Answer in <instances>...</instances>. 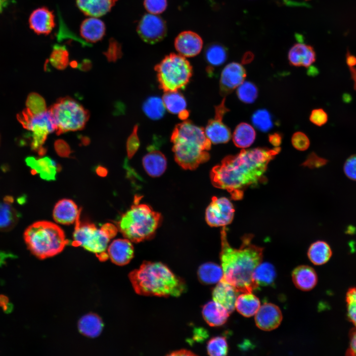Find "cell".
I'll return each mask as SVG.
<instances>
[{
	"label": "cell",
	"instance_id": "7c38bea8",
	"mask_svg": "<svg viewBox=\"0 0 356 356\" xmlns=\"http://www.w3.org/2000/svg\"><path fill=\"white\" fill-rule=\"evenodd\" d=\"M137 32L145 42L154 44L162 41L166 36L165 21L160 16L151 13L145 14L137 27Z\"/></svg>",
	"mask_w": 356,
	"mask_h": 356
},
{
	"label": "cell",
	"instance_id": "d4e9b609",
	"mask_svg": "<svg viewBox=\"0 0 356 356\" xmlns=\"http://www.w3.org/2000/svg\"><path fill=\"white\" fill-rule=\"evenodd\" d=\"M202 315L210 326H219L226 322L229 313L223 306L213 300L203 306Z\"/></svg>",
	"mask_w": 356,
	"mask_h": 356
},
{
	"label": "cell",
	"instance_id": "f35d334b",
	"mask_svg": "<svg viewBox=\"0 0 356 356\" xmlns=\"http://www.w3.org/2000/svg\"><path fill=\"white\" fill-rule=\"evenodd\" d=\"M49 61L53 67L58 70L65 69L69 63V54L64 46L55 45Z\"/></svg>",
	"mask_w": 356,
	"mask_h": 356
},
{
	"label": "cell",
	"instance_id": "680465c9",
	"mask_svg": "<svg viewBox=\"0 0 356 356\" xmlns=\"http://www.w3.org/2000/svg\"><path fill=\"white\" fill-rule=\"evenodd\" d=\"M346 60L349 67H354L356 65V57L349 53H348Z\"/></svg>",
	"mask_w": 356,
	"mask_h": 356
},
{
	"label": "cell",
	"instance_id": "7bdbcfd3",
	"mask_svg": "<svg viewBox=\"0 0 356 356\" xmlns=\"http://www.w3.org/2000/svg\"><path fill=\"white\" fill-rule=\"evenodd\" d=\"M346 302L348 318L356 327V288L348 290Z\"/></svg>",
	"mask_w": 356,
	"mask_h": 356
},
{
	"label": "cell",
	"instance_id": "ee69618b",
	"mask_svg": "<svg viewBox=\"0 0 356 356\" xmlns=\"http://www.w3.org/2000/svg\"><path fill=\"white\" fill-rule=\"evenodd\" d=\"M138 128V125L134 126L132 134L127 139V151L129 158H131L134 155L139 146L140 142L137 135Z\"/></svg>",
	"mask_w": 356,
	"mask_h": 356
},
{
	"label": "cell",
	"instance_id": "52a82bcc",
	"mask_svg": "<svg viewBox=\"0 0 356 356\" xmlns=\"http://www.w3.org/2000/svg\"><path fill=\"white\" fill-rule=\"evenodd\" d=\"M118 228L107 223L100 228L89 222H81L80 217L75 222L73 244L80 246L95 254L100 261L108 259L107 248L110 239L117 234Z\"/></svg>",
	"mask_w": 356,
	"mask_h": 356
},
{
	"label": "cell",
	"instance_id": "db71d44e",
	"mask_svg": "<svg viewBox=\"0 0 356 356\" xmlns=\"http://www.w3.org/2000/svg\"><path fill=\"white\" fill-rule=\"evenodd\" d=\"M282 135L280 133H274L268 135L269 142L275 147H279L281 144Z\"/></svg>",
	"mask_w": 356,
	"mask_h": 356
},
{
	"label": "cell",
	"instance_id": "9f6ffc18",
	"mask_svg": "<svg viewBox=\"0 0 356 356\" xmlns=\"http://www.w3.org/2000/svg\"><path fill=\"white\" fill-rule=\"evenodd\" d=\"M169 356H194L192 352L187 350H180L173 352L171 354H168Z\"/></svg>",
	"mask_w": 356,
	"mask_h": 356
},
{
	"label": "cell",
	"instance_id": "f546056e",
	"mask_svg": "<svg viewBox=\"0 0 356 356\" xmlns=\"http://www.w3.org/2000/svg\"><path fill=\"white\" fill-rule=\"evenodd\" d=\"M102 328L103 322L101 319L94 313H89L83 316L78 322L80 332L90 338L98 336Z\"/></svg>",
	"mask_w": 356,
	"mask_h": 356
},
{
	"label": "cell",
	"instance_id": "ba28073f",
	"mask_svg": "<svg viewBox=\"0 0 356 356\" xmlns=\"http://www.w3.org/2000/svg\"><path fill=\"white\" fill-rule=\"evenodd\" d=\"M160 88L165 92L185 88L192 75V67L185 57L171 53L154 68Z\"/></svg>",
	"mask_w": 356,
	"mask_h": 356
},
{
	"label": "cell",
	"instance_id": "2e32d148",
	"mask_svg": "<svg viewBox=\"0 0 356 356\" xmlns=\"http://www.w3.org/2000/svg\"><path fill=\"white\" fill-rule=\"evenodd\" d=\"M203 40L197 33L186 31L181 32L175 40V47L184 57H193L198 54L203 46Z\"/></svg>",
	"mask_w": 356,
	"mask_h": 356
},
{
	"label": "cell",
	"instance_id": "e575fe53",
	"mask_svg": "<svg viewBox=\"0 0 356 356\" xmlns=\"http://www.w3.org/2000/svg\"><path fill=\"white\" fill-rule=\"evenodd\" d=\"M162 100L166 109L172 114L178 115L186 110V100L178 91L165 92Z\"/></svg>",
	"mask_w": 356,
	"mask_h": 356
},
{
	"label": "cell",
	"instance_id": "7402d4cb",
	"mask_svg": "<svg viewBox=\"0 0 356 356\" xmlns=\"http://www.w3.org/2000/svg\"><path fill=\"white\" fill-rule=\"evenodd\" d=\"M288 59L290 64L294 66L309 67L315 61L316 54L312 46L299 43L290 49Z\"/></svg>",
	"mask_w": 356,
	"mask_h": 356
},
{
	"label": "cell",
	"instance_id": "d6986e66",
	"mask_svg": "<svg viewBox=\"0 0 356 356\" xmlns=\"http://www.w3.org/2000/svg\"><path fill=\"white\" fill-rule=\"evenodd\" d=\"M81 210L76 204L69 199H62L58 201L53 210V218L57 223L69 225L76 222L80 216Z\"/></svg>",
	"mask_w": 356,
	"mask_h": 356
},
{
	"label": "cell",
	"instance_id": "8992f818",
	"mask_svg": "<svg viewBox=\"0 0 356 356\" xmlns=\"http://www.w3.org/2000/svg\"><path fill=\"white\" fill-rule=\"evenodd\" d=\"M24 239L30 252L41 260L58 254L69 242L60 226L45 221L29 225L24 232Z\"/></svg>",
	"mask_w": 356,
	"mask_h": 356
},
{
	"label": "cell",
	"instance_id": "5b68a950",
	"mask_svg": "<svg viewBox=\"0 0 356 356\" xmlns=\"http://www.w3.org/2000/svg\"><path fill=\"white\" fill-rule=\"evenodd\" d=\"M140 199L135 196L134 204L117 222L122 235L134 243L152 238L162 221L161 215L148 205L139 203Z\"/></svg>",
	"mask_w": 356,
	"mask_h": 356
},
{
	"label": "cell",
	"instance_id": "8d00e7d4",
	"mask_svg": "<svg viewBox=\"0 0 356 356\" xmlns=\"http://www.w3.org/2000/svg\"><path fill=\"white\" fill-rule=\"evenodd\" d=\"M226 48L219 44L209 45L205 50V58L210 67L219 66L226 61L227 56Z\"/></svg>",
	"mask_w": 356,
	"mask_h": 356
},
{
	"label": "cell",
	"instance_id": "94428289",
	"mask_svg": "<svg viewBox=\"0 0 356 356\" xmlns=\"http://www.w3.org/2000/svg\"><path fill=\"white\" fill-rule=\"evenodd\" d=\"M79 138L81 141L82 143L84 145H88L90 142V139L87 136H83V135H79Z\"/></svg>",
	"mask_w": 356,
	"mask_h": 356
},
{
	"label": "cell",
	"instance_id": "6f0895ef",
	"mask_svg": "<svg viewBox=\"0 0 356 356\" xmlns=\"http://www.w3.org/2000/svg\"><path fill=\"white\" fill-rule=\"evenodd\" d=\"M254 57V54L252 52H245L242 58V63L246 64L250 63L253 60Z\"/></svg>",
	"mask_w": 356,
	"mask_h": 356
},
{
	"label": "cell",
	"instance_id": "44dd1931",
	"mask_svg": "<svg viewBox=\"0 0 356 356\" xmlns=\"http://www.w3.org/2000/svg\"><path fill=\"white\" fill-rule=\"evenodd\" d=\"M238 293L234 287L222 278L212 291L213 300L223 306L230 313L235 309Z\"/></svg>",
	"mask_w": 356,
	"mask_h": 356
},
{
	"label": "cell",
	"instance_id": "484cf974",
	"mask_svg": "<svg viewBox=\"0 0 356 356\" xmlns=\"http://www.w3.org/2000/svg\"><path fill=\"white\" fill-rule=\"evenodd\" d=\"M142 164L148 175L158 177L165 171L167 162L165 155L160 151L152 149L143 157Z\"/></svg>",
	"mask_w": 356,
	"mask_h": 356
},
{
	"label": "cell",
	"instance_id": "cb8c5ba5",
	"mask_svg": "<svg viewBox=\"0 0 356 356\" xmlns=\"http://www.w3.org/2000/svg\"><path fill=\"white\" fill-rule=\"evenodd\" d=\"M13 198L10 196L0 201V230L8 231L13 229L18 222L20 213L13 206Z\"/></svg>",
	"mask_w": 356,
	"mask_h": 356
},
{
	"label": "cell",
	"instance_id": "d590c367",
	"mask_svg": "<svg viewBox=\"0 0 356 356\" xmlns=\"http://www.w3.org/2000/svg\"><path fill=\"white\" fill-rule=\"evenodd\" d=\"M166 108L162 99L157 96H150L143 102L142 110L150 119L158 120L165 114Z\"/></svg>",
	"mask_w": 356,
	"mask_h": 356
},
{
	"label": "cell",
	"instance_id": "836d02e7",
	"mask_svg": "<svg viewBox=\"0 0 356 356\" xmlns=\"http://www.w3.org/2000/svg\"><path fill=\"white\" fill-rule=\"evenodd\" d=\"M332 256L329 245L323 241L313 243L309 247L308 256L311 262L315 265H322L327 263Z\"/></svg>",
	"mask_w": 356,
	"mask_h": 356
},
{
	"label": "cell",
	"instance_id": "ffe728a7",
	"mask_svg": "<svg viewBox=\"0 0 356 356\" xmlns=\"http://www.w3.org/2000/svg\"><path fill=\"white\" fill-rule=\"evenodd\" d=\"M30 28L37 34L47 35L55 26L53 12L46 7H40L34 10L29 20Z\"/></svg>",
	"mask_w": 356,
	"mask_h": 356
},
{
	"label": "cell",
	"instance_id": "83f0119b",
	"mask_svg": "<svg viewBox=\"0 0 356 356\" xmlns=\"http://www.w3.org/2000/svg\"><path fill=\"white\" fill-rule=\"evenodd\" d=\"M105 32V26L103 22L95 17L86 19L80 27L81 36L91 43H95L101 40Z\"/></svg>",
	"mask_w": 356,
	"mask_h": 356
},
{
	"label": "cell",
	"instance_id": "9c48e42d",
	"mask_svg": "<svg viewBox=\"0 0 356 356\" xmlns=\"http://www.w3.org/2000/svg\"><path fill=\"white\" fill-rule=\"evenodd\" d=\"M48 109L55 123L57 135L83 129L89 117V111L69 96L59 98Z\"/></svg>",
	"mask_w": 356,
	"mask_h": 356
},
{
	"label": "cell",
	"instance_id": "1f68e13d",
	"mask_svg": "<svg viewBox=\"0 0 356 356\" xmlns=\"http://www.w3.org/2000/svg\"><path fill=\"white\" fill-rule=\"evenodd\" d=\"M276 273L274 266L267 262L261 263L254 269L252 279L255 284L259 286L272 285Z\"/></svg>",
	"mask_w": 356,
	"mask_h": 356
},
{
	"label": "cell",
	"instance_id": "11a10c76",
	"mask_svg": "<svg viewBox=\"0 0 356 356\" xmlns=\"http://www.w3.org/2000/svg\"><path fill=\"white\" fill-rule=\"evenodd\" d=\"M91 67V61L88 59H84L78 65V68L82 71H88L90 69Z\"/></svg>",
	"mask_w": 356,
	"mask_h": 356
},
{
	"label": "cell",
	"instance_id": "7dc6e473",
	"mask_svg": "<svg viewBox=\"0 0 356 356\" xmlns=\"http://www.w3.org/2000/svg\"><path fill=\"white\" fill-rule=\"evenodd\" d=\"M310 120L315 125L320 127L327 123L328 115L323 109H315L312 110L311 113Z\"/></svg>",
	"mask_w": 356,
	"mask_h": 356
},
{
	"label": "cell",
	"instance_id": "c3c4849f",
	"mask_svg": "<svg viewBox=\"0 0 356 356\" xmlns=\"http://www.w3.org/2000/svg\"><path fill=\"white\" fill-rule=\"evenodd\" d=\"M344 171L348 178L356 181V154L350 156L346 160L344 165Z\"/></svg>",
	"mask_w": 356,
	"mask_h": 356
},
{
	"label": "cell",
	"instance_id": "603a6c76",
	"mask_svg": "<svg viewBox=\"0 0 356 356\" xmlns=\"http://www.w3.org/2000/svg\"><path fill=\"white\" fill-rule=\"evenodd\" d=\"M292 278L296 287L303 291L312 290L317 282L315 271L307 265H301L294 268L292 273Z\"/></svg>",
	"mask_w": 356,
	"mask_h": 356
},
{
	"label": "cell",
	"instance_id": "681fc988",
	"mask_svg": "<svg viewBox=\"0 0 356 356\" xmlns=\"http://www.w3.org/2000/svg\"><path fill=\"white\" fill-rule=\"evenodd\" d=\"M54 147L56 153L64 158L70 157L72 151L68 144L64 140L59 139L55 141Z\"/></svg>",
	"mask_w": 356,
	"mask_h": 356
},
{
	"label": "cell",
	"instance_id": "ac0fdd59",
	"mask_svg": "<svg viewBox=\"0 0 356 356\" xmlns=\"http://www.w3.org/2000/svg\"><path fill=\"white\" fill-rule=\"evenodd\" d=\"M107 251L111 261L118 266L128 264L134 255L133 244L127 238L113 240L108 246Z\"/></svg>",
	"mask_w": 356,
	"mask_h": 356
},
{
	"label": "cell",
	"instance_id": "f5cc1de1",
	"mask_svg": "<svg viewBox=\"0 0 356 356\" xmlns=\"http://www.w3.org/2000/svg\"><path fill=\"white\" fill-rule=\"evenodd\" d=\"M350 338V345L347 354L356 356V327L351 332Z\"/></svg>",
	"mask_w": 356,
	"mask_h": 356
},
{
	"label": "cell",
	"instance_id": "277c9868",
	"mask_svg": "<svg viewBox=\"0 0 356 356\" xmlns=\"http://www.w3.org/2000/svg\"><path fill=\"white\" fill-rule=\"evenodd\" d=\"M171 141L175 161L185 170H194L210 159L211 141L203 128L189 120L176 126Z\"/></svg>",
	"mask_w": 356,
	"mask_h": 356
},
{
	"label": "cell",
	"instance_id": "9a60e30c",
	"mask_svg": "<svg viewBox=\"0 0 356 356\" xmlns=\"http://www.w3.org/2000/svg\"><path fill=\"white\" fill-rule=\"evenodd\" d=\"M282 320L280 309L271 303H265L261 306L255 315L257 326L264 331H271L277 328Z\"/></svg>",
	"mask_w": 356,
	"mask_h": 356
},
{
	"label": "cell",
	"instance_id": "4fadbf2b",
	"mask_svg": "<svg viewBox=\"0 0 356 356\" xmlns=\"http://www.w3.org/2000/svg\"><path fill=\"white\" fill-rule=\"evenodd\" d=\"M229 110L225 105V98L215 107V115L210 119L204 130L208 138L214 144L225 143L231 137L229 128L222 121L223 117Z\"/></svg>",
	"mask_w": 356,
	"mask_h": 356
},
{
	"label": "cell",
	"instance_id": "b9f144b4",
	"mask_svg": "<svg viewBox=\"0 0 356 356\" xmlns=\"http://www.w3.org/2000/svg\"><path fill=\"white\" fill-rule=\"evenodd\" d=\"M26 108L34 113L43 112L47 110L44 98L35 92L29 94L26 102Z\"/></svg>",
	"mask_w": 356,
	"mask_h": 356
},
{
	"label": "cell",
	"instance_id": "ab89813d",
	"mask_svg": "<svg viewBox=\"0 0 356 356\" xmlns=\"http://www.w3.org/2000/svg\"><path fill=\"white\" fill-rule=\"evenodd\" d=\"M208 354L211 356H222L227 354L228 346L225 337L216 336L211 338L207 345Z\"/></svg>",
	"mask_w": 356,
	"mask_h": 356
},
{
	"label": "cell",
	"instance_id": "816d5d0a",
	"mask_svg": "<svg viewBox=\"0 0 356 356\" xmlns=\"http://www.w3.org/2000/svg\"><path fill=\"white\" fill-rule=\"evenodd\" d=\"M105 54L109 61H115L121 56L122 53L120 48L115 44V46L111 45Z\"/></svg>",
	"mask_w": 356,
	"mask_h": 356
},
{
	"label": "cell",
	"instance_id": "6da1fadb",
	"mask_svg": "<svg viewBox=\"0 0 356 356\" xmlns=\"http://www.w3.org/2000/svg\"><path fill=\"white\" fill-rule=\"evenodd\" d=\"M280 150L279 147H258L227 156L211 171V182L215 187L227 190L232 199L240 200L247 188L266 181L268 164Z\"/></svg>",
	"mask_w": 356,
	"mask_h": 356
},
{
	"label": "cell",
	"instance_id": "bcb514c9",
	"mask_svg": "<svg viewBox=\"0 0 356 356\" xmlns=\"http://www.w3.org/2000/svg\"><path fill=\"white\" fill-rule=\"evenodd\" d=\"M291 142L294 147L300 151L307 150L310 144L308 137L301 132H296L293 134Z\"/></svg>",
	"mask_w": 356,
	"mask_h": 356
},
{
	"label": "cell",
	"instance_id": "60d3db41",
	"mask_svg": "<svg viewBox=\"0 0 356 356\" xmlns=\"http://www.w3.org/2000/svg\"><path fill=\"white\" fill-rule=\"evenodd\" d=\"M238 98L243 102L251 103L255 101L258 96V91L257 87L253 83L243 82L237 89Z\"/></svg>",
	"mask_w": 356,
	"mask_h": 356
},
{
	"label": "cell",
	"instance_id": "74e56055",
	"mask_svg": "<svg viewBox=\"0 0 356 356\" xmlns=\"http://www.w3.org/2000/svg\"><path fill=\"white\" fill-rule=\"evenodd\" d=\"M251 120L253 125L259 131L267 132L273 126L272 117L270 113L265 109L256 111L252 115Z\"/></svg>",
	"mask_w": 356,
	"mask_h": 356
},
{
	"label": "cell",
	"instance_id": "91938a15",
	"mask_svg": "<svg viewBox=\"0 0 356 356\" xmlns=\"http://www.w3.org/2000/svg\"><path fill=\"white\" fill-rule=\"evenodd\" d=\"M96 172L99 176L101 177L105 176L107 173V170L105 168L100 166L96 168Z\"/></svg>",
	"mask_w": 356,
	"mask_h": 356
},
{
	"label": "cell",
	"instance_id": "5bb4252c",
	"mask_svg": "<svg viewBox=\"0 0 356 356\" xmlns=\"http://www.w3.org/2000/svg\"><path fill=\"white\" fill-rule=\"evenodd\" d=\"M246 72L244 67L236 62L228 64L223 69L220 80L221 94L225 96L238 87L244 81Z\"/></svg>",
	"mask_w": 356,
	"mask_h": 356
},
{
	"label": "cell",
	"instance_id": "e0dca14e",
	"mask_svg": "<svg viewBox=\"0 0 356 356\" xmlns=\"http://www.w3.org/2000/svg\"><path fill=\"white\" fill-rule=\"evenodd\" d=\"M25 162L32 174H39L41 178L47 181L55 180L59 167L51 158L45 156L37 159L30 156L25 159Z\"/></svg>",
	"mask_w": 356,
	"mask_h": 356
},
{
	"label": "cell",
	"instance_id": "f1b7e54d",
	"mask_svg": "<svg viewBox=\"0 0 356 356\" xmlns=\"http://www.w3.org/2000/svg\"><path fill=\"white\" fill-rule=\"evenodd\" d=\"M261 306L260 300L251 292L243 293L238 295L235 309L245 317L255 315Z\"/></svg>",
	"mask_w": 356,
	"mask_h": 356
},
{
	"label": "cell",
	"instance_id": "f6af8a7d",
	"mask_svg": "<svg viewBox=\"0 0 356 356\" xmlns=\"http://www.w3.org/2000/svg\"><path fill=\"white\" fill-rule=\"evenodd\" d=\"M143 3L148 12L155 15L163 12L167 6V0H144Z\"/></svg>",
	"mask_w": 356,
	"mask_h": 356
},
{
	"label": "cell",
	"instance_id": "3957f363",
	"mask_svg": "<svg viewBox=\"0 0 356 356\" xmlns=\"http://www.w3.org/2000/svg\"><path fill=\"white\" fill-rule=\"evenodd\" d=\"M129 277L135 292L140 295L178 297L186 290L184 280L161 262L144 261Z\"/></svg>",
	"mask_w": 356,
	"mask_h": 356
},
{
	"label": "cell",
	"instance_id": "7a4b0ae2",
	"mask_svg": "<svg viewBox=\"0 0 356 356\" xmlns=\"http://www.w3.org/2000/svg\"><path fill=\"white\" fill-rule=\"evenodd\" d=\"M220 259L224 280L239 292H252L258 287L252 279L255 268L262 262L263 248L253 244V236L246 234L242 237L239 248L232 247L227 239L226 228L221 231Z\"/></svg>",
	"mask_w": 356,
	"mask_h": 356
},
{
	"label": "cell",
	"instance_id": "4dcf8cb0",
	"mask_svg": "<svg viewBox=\"0 0 356 356\" xmlns=\"http://www.w3.org/2000/svg\"><path fill=\"white\" fill-rule=\"evenodd\" d=\"M256 138V132L252 126L246 123H241L235 128L233 133L234 144L239 148L250 146Z\"/></svg>",
	"mask_w": 356,
	"mask_h": 356
},
{
	"label": "cell",
	"instance_id": "d6a6232c",
	"mask_svg": "<svg viewBox=\"0 0 356 356\" xmlns=\"http://www.w3.org/2000/svg\"><path fill=\"white\" fill-rule=\"evenodd\" d=\"M199 280L205 284H213L218 283L223 278V271L221 266L208 262L201 265L198 270Z\"/></svg>",
	"mask_w": 356,
	"mask_h": 356
},
{
	"label": "cell",
	"instance_id": "4316f807",
	"mask_svg": "<svg viewBox=\"0 0 356 356\" xmlns=\"http://www.w3.org/2000/svg\"><path fill=\"white\" fill-rule=\"evenodd\" d=\"M118 0H76L80 10L85 15L98 17L108 13Z\"/></svg>",
	"mask_w": 356,
	"mask_h": 356
},
{
	"label": "cell",
	"instance_id": "6125c7cd",
	"mask_svg": "<svg viewBox=\"0 0 356 356\" xmlns=\"http://www.w3.org/2000/svg\"><path fill=\"white\" fill-rule=\"evenodd\" d=\"M70 65L73 68H76L78 67V64L76 61H73L70 63Z\"/></svg>",
	"mask_w": 356,
	"mask_h": 356
},
{
	"label": "cell",
	"instance_id": "f907efd6",
	"mask_svg": "<svg viewBox=\"0 0 356 356\" xmlns=\"http://www.w3.org/2000/svg\"><path fill=\"white\" fill-rule=\"evenodd\" d=\"M327 161L324 158L318 157L314 153H311L306 161L305 165L311 168H318L325 165Z\"/></svg>",
	"mask_w": 356,
	"mask_h": 356
},
{
	"label": "cell",
	"instance_id": "8fae6325",
	"mask_svg": "<svg viewBox=\"0 0 356 356\" xmlns=\"http://www.w3.org/2000/svg\"><path fill=\"white\" fill-rule=\"evenodd\" d=\"M234 214L233 205L228 199L213 197L206 210L205 219L211 226H225L232 222Z\"/></svg>",
	"mask_w": 356,
	"mask_h": 356
},
{
	"label": "cell",
	"instance_id": "30bf717a",
	"mask_svg": "<svg viewBox=\"0 0 356 356\" xmlns=\"http://www.w3.org/2000/svg\"><path fill=\"white\" fill-rule=\"evenodd\" d=\"M17 118L24 128L32 132V150L39 155L45 154L46 149L43 145L47 135L56 131V125L49 110L34 113L25 108L17 115Z\"/></svg>",
	"mask_w": 356,
	"mask_h": 356
}]
</instances>
